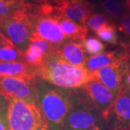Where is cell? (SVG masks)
I'll return each mask as SVG.
<instances>
[{
  "instance_id": "cell-3",
  "label": "cell",
  "mask_w": 130,
  "mask_h": 130,
  "mask_svg": "<svg viewBox=\"0 0 130 130\" xmlns=\"http://www.w3.org/2000/svg\"><path fill=\"white\" fill-rule=\"evenodd\" d=\"M5 98L8 103V130L41 129L46 121L39 105L15 98Z\"/></svg>"
},
{
  "instance_id": "cell-16",
  "label": "cell",
  "mask_w": 130,
  "mask_h": 130,
  "mask_svg": "<svg viewBox=\"0 0 130 130\" xmlns=\"http://www.w3.org/2000/svg\"><path fill=\"white\" fill-rule=\"evenodd\" d=\"M0 77H37L34 67L24 61H0Z\"/></svg>"
},
{
  "instance_id": "cell-4",
  "label": "cell",
  "mask_w": 130,
  "mask_h": 130,
  "mask_svg": "<svg viewBox=\"0 0 130 130\" xmlns=\"http://www.w3.org/2000/svg\"><path fill=\"white\" fill-rule=\"evenodd\" d=\"M0 33L24 54L30 43L32 25L26 6L12 14L0 19Z\"/></svg>"
},
{
  "instance_id": "cell-21",
  "label": "cell",
  "mask_w": 130,
  "mask_h": 130,
  "mask_svg": "<svg viewBox=\"0 0 130 130\" xmlns=\"http://www.w3.org/2000/svg\"><path fill=\"white\" fill-rule=\"evenodd\" d=\"M25 7V4L20 0H0V19L8 17Z\"/></svg>"
},
{
  "instance_id": "cell-2",
  "label": "cell",
  "mask_w": 130,
  "mask_h": 130,
  "mask_svg": "<svg viewBox=\"0 0 130 130\" xmlns=\"http://www.w3.org/2000/svg\"><path fill=\"white\" fill-rule=\"evenodd\" d=\"M77 89L61 88L40 79L38 99L42 115L51 130H61L73 106Z\"/></svg>"
},
{
  "instance_id": "cell-17",
  "label": "cell",
  "mask_w": 130,
  "mask_h": 130,
  "mask_svg": "<svg viewBox=\"0 0 130 130\" xmlns=\"http://www.w3.org/2000/svg\"><path fill=\"white\" fill-rule=\"evenodd\" d=\"M0 61H24V55L14 44L0 33ZM25 62V61H24Z\"/></svg>"
},
{
  "instance_id": "cell-26",
  "label": "cell",
  "mask_w": 130,
  "mask_h": 130,
  "mask_svg": "<svg viewBox=\"0 0 130 130\" xmlns=\"http://www.w3.org/2000/svg\"><path fill=\"white\" fill-rule=\"evenodd\" d=\"M130 91V67L126 72L122 80V89Z\"/></svg>"
},
{
  "instance_id": "cell-19",
  "label": "cell",
  "mask_w": 130,
  "mask_h": 130,
  "mask_svg": "<svg viewBox=\"0 0 130 130\" xmlns=\"http://www.w3.org/2000/svg\"><path fill=\"white\" fill-rule=\"evenodd\" d=\"M98 38L102 41L112 45L119 44V37L116 24L112 23L100 29L95 32Z\"/></svg>"
},
{
  "instance_id": "cell-6",
  "label": "cell",
  "mask_w": 130,
  "mask_h": 130,
  "mask_svg": "<svg viewBox=\"0 0 130 130\" xmlns=\"http://www.w3.org/2000/svg\"><path fill=\"white\" fill-rule=\"evenodd\" d=\"M38 77H0V92L5 97L22 99L38 105Z\"/></svg>"
},
{
  "instance_id": "cell-7",
  "label": "cell",
  "mask_w": 130,
  "mask_h": 130,
  "mask_svg": "<svg viewBox=\"0 0 130 130\" xmlns=\"http://www.w3.org/2000/svg\"><path fill=\"white\" fill-rule=\"evenodd\" d=\"M103 118L108 130H130V91L121 90Z\"/></svg>"
},
{
  "instance_id": "cell-32",
  "label": "cell",
  "mask_w": 130,
  "mask_h": 130,
  "mask_svg": "<svg viewBox=\"0 0 130 130\" xmlns=\"http://www.w3.org/2000/svg\"><path fill=\"white\" fill-rule=\"evenodd\" d=\"M40 130H51V129H50V128H49L48 125L47 124L46 122L45 121V123L43 124V126H42V127L41 128V129Z\"/></svg>"
},
{
  "instance_id": "cell-8",
  "label": "cell",
  "mask_w": 130,
  "mask_h": 130,
  "mask_svg": "<svg viewBox=\"0 0 130 130\" xmlns=\"http://www.w3.org/2000/svg\"><path fill=\"white\" fill-rule=\"evenodd\" d=\"M32 25V32L57 47L70 41L61 30L58 20L54 17L43 15L27 10Z\"/></svg>"
},
{
  "instance_id": "cell-30",
  "label": "cell",
  "mask_w": 130,
  "mask_h": 130,
  "mask_svg": "<svg viewBox=\"0 0 130 130\" xmlns=\"http://www.w3.org/2000/svg\"><path fill=\"white\" fill-rule=\"evenodd\" d=\"M124 7L126 12L130 13V0H124Z\"/></svg>"
},
{
  "instance_id": "cell-5",
  "label": "cell",
  "mask_w": 130,
  "mask_h": 130,
  "mask_svg": "<svg viewBox=\"0 0 130 130\" xmlns=\"http://www.w3.org/2000/svg\"><path fill=\"white\" fill-rule=\"evenodd\" d=\"M103 119L101 113L89 101L83 90L78 88L74 104L67 116L61 130H88Z\"/></svg>"
},
{
  "instance_id": "cell-22",
  "label": "cell",
  "mask_w": 130,
  "mask_h": 130,
  "mask_svg": "<svg viewBox=\"0 0 130 130\" xmlns=\"http://www.w3.org/2000/svg\"><path fill=\"white\" fill-rule=\"evenodd\" d=\"M112 23L113 22L103 13H94L88 18L86 22V25L88 28L96 32L104 26Z\"/></svg>"
},
{
  "instance_id": "cell-25",
  "label": "cell",
  "mask_w": 130,
  "mask_h": 130,
  "mask_svg": "<svg viewBox=\"0 0 130 130\" xmlns=\"http://www.w3.org/2000/svg\"><path fill=\"white\" fill-rule=\"evenodd\" d=\"M7 112V111L0 112V130H8Z\"/></svg>"
},
{
  "instance_id": "cell-23",
  "label": "cell",
  "mask_w": 130,
  "mask_h": 130,
  "mask_svg": "<svg viewBox=\"0 0 130 130\" xmlns=\"http://www.w3.org/2000/svg\"><path fill=\"white\" fill-rule=\"evenodd\" d=\"M116 29L124 38V40L130 38V13L126 11L121 19L116 24Z\"/></svg>"
},
{
  "instance_id": "cell-11",
  "label": "cell",
  "mask_w": 130,
  "mask_h": 130,
  "mask_svg": "<svg viewBox=\"0 0 130 130\" xmlns=\"http://www.w3.org/2000/svg\"><path fill=\"white\" fill-rule=\"evenodd\" d=\"M55 7L54 18H64L86 25L88 18L93 13L95 6L88 0L79 2H67L59 7Z\"/></svg>"
},
{
  "instance_id": "cell-20",
  "label": "cell",
  "mask_w": 130,
  "mask_h": 130,
  "mask_svg": "<svg viewBox=\"0 0 130 130\" xmlns=\"http://www.w3.org/2000/svg\"><path fill=\"white\" fill-rule=\"evenodd\" d=\"M80 43L85 53L90 56L102 53L106 48V45L103 43L102 41H101L98 38L94 36L87 37Z\"/></svg>"
},
{
  "instance_id": "cell-29",
  "label": "cell",
  "mask_w": 130,
  "mask_h": 130,
  "mask_svg": "<svg viewBox=\"0 0 130 130\" xmlns=\"http://www.w3.org/2000/svg\"><path fill=\"white\" fill-rule=\"evenodd\" d=\"M88 130H108L106 122L104 119H103L98 124H97L96 125L94 126L93 127L90 128Z\"/></svg>"
},
{
  "instance_id": "cell-31",
  "label": "cell",
  "mask_w": 130,
  "mask_h": 130,
  "mask_svg": "<svg viewBox=\"0 0 130 130\" xmlns=\"http://www.w3.org/2000/svg\"><path fill=\"white\" fill-rule=\"evenodd\" d=\"M85 1L88 0H62V5L67 2H85Z\"/></svg>"
},
{
  "instance_id": "cell-34",
  "label": "cell",
  "mask_w": 130,
  "mask_h": 130,
  "mask_svg": "<svg viewBox=\"0 0 130 130\" xmlns=\"http://www.w3.org/2000/svg\"><path fill=\"white\" fill-rule=\"evenodd\" d=\"M20 1H22V2H23L24 3H25V0H20Z\"/></svg>"
},
{
  "instance_id": "cell-27",
  "label": "cell",
  "mask_w": 130,
  "mask_h": 130,
  "mask_svg": "<svg viewBox=\"0 0 130 130\" xmlns=\"http://www.w3.org/2000/svg\"><path fill=\"white\" fill-rule=\"evenodd\" d=\"M120 48H121L126 53L127 56L130 57V38L123 40L122 41L119 42Z\"/></svg>"
},
{
  "instance_id": "cell-15",
  "label": "cell",
  "mask_w": 130,
  "mask_h": 130,
  "mask_svg": "<svg viewBox=\"0 0 130 130\" xmlns=\"http://www.w3.org/2000/svg\"><path fill=\"white\" fill-rule=\"evenodd\" d=\"M57 20L62 32L70 41L82 42L88 37V28L86 25H83L64 18H59Z\"/></svg>"
},
{
  "instance_id": "cell-28",
  "label": "cell",
  "mask_w": 130,
  "mask_h": 130,
  "mask_svg": "<svg viewBox=\"0 0 130 130\" xmlns=\"http://www.w3.org/2000/svg\"><path fill=\"white\" fill-rule=\"evenodd\" d=\"M7 101L5 96L0 92V112L7 111Z\"/></svg>"
},
{
  "instance_id": "cell-18",
  "label": "cell",
  "mask_w": 130,
  "mask_h": 130,
  "mask_svg": "<svg viewBox=\"0 0 130 130\" xmlns=\"http://www.w3.org/2000/svg\"><path fill=\"white\" fill-rule=\"evenodd\" d=\"M100 7L103 14L115 24L118 23L126 12L124 5L118 0H102Z\"/></svg>"
},
{
  "instance_id": "cell-33",
  "label": "cell",
  "mask_w": 130,
  "mask_h": 130,
  "mask_svg": "<svg viewBox=\"0 0 130 130\" xmlns=\"http://www.w3.org/2000/svg\"><path fill=\"white\" fill-rule=\"evenodd\" d=\"M90 1H92V2H95V1H99V0H90Z\"/></svg>"
},
{
  "instance_id": "cell-14",
  "label": "cell",
  "mask_w": 130,
  "mask_h": 130,
  "mask_svg": "<svg viewBox=\"0 0 130 130\" xmlns=\"http://www.w3.org/2000/svg\"><path fill=\"white\" fill-rule=\"evenodd\" d=\"M129 57L124 50L119 48L113 51H103L101 54L88 57L85 64V67L91 72L100 70L113 62Z\"/></svg>"
},
{
  "instance_id": "cell-12",
  "label": "cell",
  "mask_w": 130,
  "mask_h": 130,
  "mask_svg": "<svg viewBox=\"0 0 130 130\" xmlns=\"http://www.w3.org/2000/svg\"><path fill=\"white\" fill-rule=\"evenodd\" d=\"M54 50L55 47L51 43L32 32L30 43L23 54L24 61L32 67H36L41 64L46 56Z\"/></svg>"
},
{
  "instance_id": "cell-1",
  "label": "cell",
  "mask_w": 130,
  "mask_h": 130,
  "mask_svg": "<svg viewBox=\"0 0 130 130\" xmlns=\"http://www.w3.org/2000/svg\"><path fill=\"white\" fill-rule=\"evenodd\" d=\"M34 70L39 79L64 88H81L92 80L91 71L84 66L69 63L57 53L56 48Z\"/></svg>"
},
{
  "instance_id": "cell-24",
  "label": "cell",
  "mask_w": 130,
  "mask_h": 130,
  "mask_svg": "<svg viewBox=\"0 0 130 130\" xmlns=\"http://www.w3.org/2000/svg\"><path fill=\"white\" fill-rule=\"evenodd\" d=\"M25 4L30 7L51 4V0H25Z\"/></svg>"
},
{
  "instance_id": "cell-9",
  "label": "cell",
  "mask_w": 130,
  "mask_h": 130,
  "mask_svg": "<svg viewBox=\"0 0 130 130\" xmlns=\"http://www.w3.org/2000/svg\"><path fill=\"white\" fill-rule=\"evenodd\" d=\"M130 67V57H126L92 72V79L98 80L117 97L122 89V80Z\"/></svg>"
},
{
  "instance_id": "cell-10",
  "label": "cell",
  "mask_w": 130,
  "mask_h": 130,
  "mask_svg": "<svg viewBox=\"0 0 130 130\" xmlns=\"http://www.w3.org/2000/svg\"><path fill=\"white\" fill-rule=\"evenodd\" d=\"M80 89L102 116L116 98L109 89L95 79L89 81Z\"/></svg>"
},
{
  "instance_id": "cell-13",
  "label": "cell",
  "mask_w": 130,
  "mask_h": 130,
  "mask_svg": "<svg viewBox=\"0 0 130 130\" xmlns=\"http://www.w3.org/2000/svg\"><path fill=\"white\" fill-rule=\"evenodd\" d=\"M64 60L75 66H84L88 57L80 42L69 41L55 48Z\"/></svg>"
}]
</instances>
